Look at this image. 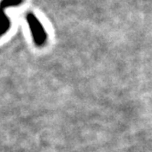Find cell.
<instances>
[{
  "instance_id": "1",
  "label": "cell",
  "mask_w": 152,
  "mask_h": 152,
  "mask_svg": "<svg viewBox=\"0 0 152 152\" xmlns=\"http://www.w3.org/2000/svg\"><path fill=\"white\" fill-rule=\"evenodd\" d=\"M27 20L29 25V28L31 30L32 37H33L35 44L39 47L44 45L47 40V35L45 29L43 28L42 24L39 22V20L32 13H28L27 15Z\"/></svg>"
},
{
  "instance_id": "2",
  "label": "cell",
  "mask_w": 152,
  "mask_h": 152,
  "mask_svg": "<svg viewBox=\"0 0 152 152\" xmlns=\"http://www.w3.org/2000/svg\"><path fill=\"white\" fill-rule=\"evenodd\" d=\"M23 0H2L0 3V37L3 36L10 27V20L6 14V8L19 6Z\"/></svg>"
}]
</instances>
